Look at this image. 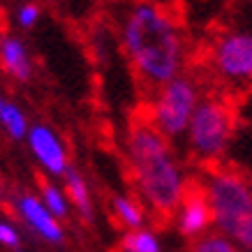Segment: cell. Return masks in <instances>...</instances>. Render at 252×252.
I'll return each instance as SVG.
<instances>
[{"mask_svg":"<svg viewBox=\"0 0 252 252\" xmlns=\"http://www.w3.org/2000/svg\"><path fill=\"white\" fill-rule=\"evenodd\" d=\"M213 215V229L234 238L252 213V181L229 164H204L197 178Z\"/></svg>","mask_w":252,"mask_h":252,"instance_id":"obj_3","label":"cell"},{"mask_svg":"<svg viewBox=\"0 0 252 252\" xmlns=\"http://www.w3.org/2000/svg\"><path fill=\"white\" fill-rule=\"evenodd\" d=\"M2 197H5V192H2V188H0V201H2Z\"/></svg>","mask_w":252,"mask_h":252,"instance_id":"obj_20","label":"cell"},{"mask_svg":"<svg viewBox=\"0 0 252 252\" xmlns=\"http://www.w3.org/2000/svg\"><path fill=\"white\" fill-rule=\"evenodd\" d=\"M21 245H23L21 229H19L12 220H7V218H0V248L21 252Z\"/></svg>","mask_w":252,"mask_h":252,"instance_id":"obj_17","label":"cell"},{"mask_svg":"<svg viewBox=\"0 0 252 252\" xmlns=\"http://www.w3.org/2000/svg\"><path fill=\"white\" fill-rule=\"evenodd\" d=\"M236 134V114L222 95H201L185 130L188 151L201 164H215L227 153Z\"/></svg>","mask_w":252,"mask_h":252,"instance_id":"obj_4","label":"cell"},{"mask_svg":"<svg viewBox=\"0 0 252 252\" xmlns=\"http://www.w3.org/2000/svg\"><path fill=\"white\" fill-rule=\"evenodd\" d=\"M39 19H42V9H39L37 2H23L21 7L16 9V23L23 31H32L39 23Z\"/></svg>","mask_w":252,"mask_h":252,"instance_id":"obj_18","label":"cell"},{"mask_svg":"<svg viewBox=\"0 0 252 252\" xmlns=\"http://www.w3.org/2000/svg\"><path fill=\"white\" fill-rule=\"evenodd\" d=\"M201 91H199L197 79L190 74H178L171 81L155 88V97L148 109L146 121L160 132L169 141L185 137V130L190 125V118L197 109Z\"/></svg>","mask_w":252,"mask_h":252,"instance_id":"obj_5","label":"cell"},{"mask_svg":"<svg viewBox=\"0 0 252 252\" xmlns=\"http://www.w3.org/2000/svg\"><path fill=\"white\" fill-rule=\"evenodd\" d=\"M121 252H164L158 231L148 227L125 231L121 238Z\"/></svg>","mask_w":252,"mask_h":252,"instance_id":"obj_14","label":"cell"},{"mask_svg":"<svg viewBox=\"0 0 252 252\" xmlns=\"http://www.w3.org/2000/svg\"><path fill=\"white\" fill-rule=\"evenodd\" d=\"M121 44L132 69L148 88H160L183 72L185 37L181 23L155 0L132 2L121 26Z\"/></svg>","mask_w":252,"mask_h":252,"instance_id":"obj_1","label":"cell"},{"mask_svg":"<svg viewBox=\"0 0 252 252\" xmlns=\"http://www.w3.org/2000/svg\"><path fill=\"white\" fill-rule=\"evenodd\" d=\"M248 2H252V0H248Z\"/></svg>","mask_w":252,"mask_h":252,"instance_id":"obj_23","label":"cell"},{"mask_svg":"<svg viewBox=\"0 0 252 252\" xmlns=\"http://www.w3.org/2000/svg\"><path fill=\"white\" fill-rule=\"evenodd\" d=\"M26 146L31 151L32 160L49 178H63L69 164V151L65 139L51 127L49 123H35L26 134Z\"/></svg>","mask_w":252,"mask_h":252,"instance_id":"obj_7","label":"cell"},{"mask_svg":"<svg viewBox=\"0 0 252 252\" xmlns=\"http://www.w3.org/2000/svg\"><path fill=\"white\" fill-rule=\"evenodd\" d=\"M208 67L227 91L252 88V31L220 32L208 49Z\"/></svg>","mask_w":252,"mask_h":252,"instance_id":"obj_6","label":"cell"},{"mask_svg":"<svg viewBox=\"0 0 252 252\" xmlns=\"http://www.w3.org/2000/svg\"><path fill=\"white\" fill-rule=\"evenodd\" d=\"M0 67L9 79L19 84L31 81L35 74L31 49L19 35H2L0 37Z\"/></svg>","mask_w":252,"mask_h":252,"instance_id":"obj_10","label":"cell"},{"mask_svg":"<svg viewBox=\"0 0 252 252\" xmlns=\"http://www.w3.org/2000/svg\"><path fill=\"white\" fill-rule=\"evenodd\" d=\"M63 188H65V194H67L72 208L79 213V218L84 222H93L95 218V206H93V197H91V188L86 183L84 174L79 169L69 167L63 176Z\"/></svg>","mask_w":252,"mask_h":252,"instance_id":"obj_11","label":"cell"},{"mask_svg":"<svg viewBox=\"0 0 252 252\" xmlns=\"http://www.w3.org/2000/svg\"><path fill=\"white\" fill-rule=\"evenodd\" d=\"M234 241L238 243V248H241V250H250L252 252V213L245 218V222L241 224V229L236 231Z\"/></svg>","mask_w":252,"mask_h":252,"instance_id":"obj_19","label":"cell"},{"mask_svg":"<svg viewBox=\"0 0 252 252\" xmlns=\"http://www.w3.org/2000/svg\"><path fill=\"white\" fill-rule=\"evenodd\" d=\"M176 229L183 238L194 241V238L204 236L213 227V215H211V206L206 201V194L201 192L197 181H188L185 194L181 199L178 208L174 211Z\"/></svg>","mask_w":252,"mask_h":252,"instance_id":"obj_9","label":"cell"},{"mask_svg":"<svg viewBox=\"0 0 252 252\" xmlns=\"http://www.w3.org/2000/svg\"><path fill=\"white\" fill-rule=\"evenodd\" d=\"M31 130V121L19 102L7 95H0V132H5L12 141H26Z\"/></svg>","mask_w":252,"mask_h":252,"instance_id":"obj_12","label":"cell"},{"mask_svg":"<svg viewBox=\"0 0 252 252\" xmlns=\"http://www.w3.org/2000/svg\"><path fill=\"white\" fill-rule=\"evenodd\" d=\"M190 252H243L238 248V243L234 238L224 236L220 231H208L204 236H199L192 241Z\"/></svg>","mask_w":252,"mask_h":252,"instance_id":"obj_16","label":"cell"},{"mask_svg":"<svg viewBox=\"0 0 252 252\" xmlns=\"http://www.w3.org/2000/svg\"><path fill=\"white\" fill-rule=\"evenodd\" d=\"M37 197L42 199V204L51 211V215H56L61 222L69 218L72 204H69L67 194H65V188H61L58 183H51V181H49V183H42Z\"/></svg>","mask_w":252,"mask_h":252,"instance_id":"obj_15","label":"cell"},{"mask_svg":"<svg viewBox=\"0 0 252 252\" xmlns=\"http://www.w3.org/2000/svg\"><path fill=\"white\" fill-rule=\"evenodd\" d=\"M125 158L139 201L158 218H174L188 188V178L171 141L148 121H141L127 132Z\"/></svg>","mask_w":252,"mask_h":252,"instance_id":"obj_2","label":"cell"},{"mask_svg":"<svg viewBox=\"0 0 252 252\" xmlns=\"http://www.w3.org/2000/svg\"><path fill=\"white\" fill-rule=\"evenodd\" d=\"M111 2H121V0H111Z\"/></svg>","mask_w":252,"mask_h":252,"instance_id":"obj_21","label":"cell"},{"mask_svg":"<svg viewBox=\"0 0 252 252\" xmlns=\"http://www.w3.org/2000/svg\"><path fill=\"white\" fill-rule=\"evenodd\" d=\"M14 213L23 222L26 229H31L39 241L46 245H63L65 243V227L63 222L51 215V211L42 204V199L32 192H21L14 197Z\"/></svg>","mask_w":252,"mask_h":252,"instance_id":"obj_8","label":"cell"},{"mask_svg":"<svg viewBox=\"0 0 252 252\" xmlns=\"http://www.w3.org/2000/svg\"><path fill=\"white\" fill-rule=\"evenodd\" d=\"M111 215L125 231L146 227V206L139 201V197H132V194H114Z\"/></svg>","mask_w":252,"mask_h":252,"instance_id":"obj_13","label":"cell"},{"mask_svg":"<svg viewBox=\"0 0 252 252\" xmlns=\"http://www.w3.org/2000/svg\"><path fill=\"white\" fill-rule=\"evenodd\" d=\"M243 252H250V250H243Z\"/></svg>","mask_w":252,"mask_h":252,"instance_id":"obj_22","label":"cell"}]
</instances>
